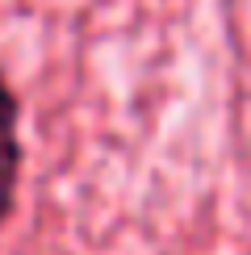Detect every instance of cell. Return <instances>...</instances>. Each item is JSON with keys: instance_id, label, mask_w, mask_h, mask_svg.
I'll return each instance as SVG.
<instances>
[{"instance_id": "obj_1", "label": "cell", "mask_w": 251, "mask_h": 255, "mask_svg": "<svg viewBox=\"0 0 251 255\" xmlns=\"http://www.w3.org/2000/svg\"><path fill=\"white\" fill-rule=\"evenodd\" d=\"M25 167V142H21V101L8 76L0 71V230L8 226L17 205V184Z\"/></svg>"}]
</instances>
